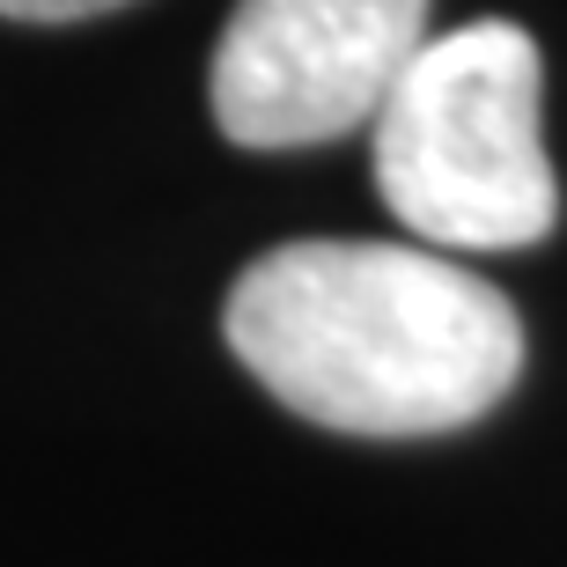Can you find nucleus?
Returning <instances> with one entry per match:
<instances>
[{
  "mask_svg": "<svg viewBox=\"0 0 567 567\" xmlns=\"http://www.w3.org/2000/svg\"><path fill=\"white\" fill-rule=\"evenodd\" d=\"M546 60L524 22H464L413 52L377 126V192L435 251H524L560 221L538 133Z\"/></svg>",
  "mask_w": 567,
  "mask_h": 567,
  "instance_id": "obj_2",
  "label": "nucleus"
},
{
  "mask_svg": "<svg viewBox=\"0 0 567 567\" xmlns=\"http://www.w3.org/2000/svg\"><path fill=\"white\" fill-rule=\"evenodd\" d=\"M421 44L427 0H236L207 66L214 126L258 155L347 141Z\"/></svg>",
  "mask_w": 567,
  "mask_h": 567,
  "instance_id": "obj_3",
  "label": "nucleus"
},
{
  "mask_svg": "<svg viewBox=\"0 0 567 567\" xmlns=\"http://www.w3.org/2000/svg\"><path fill=\"white\" fill-rule=\"evenodd\" d=\"M221 332L288 413L369 442L457 435L524 377L516 302L413 244H280L244 266Z\"/></svg>",
  "mask_w": 567,
  "mask_h": 567,
  "instance_id": "obj_1",
  "label": "nucleus"
},
{
  "mask_svg": "<svg viewBox=\"0 0 567 567\" xmlns=\"http://www.w3.org/2000/svg\"><path fill=\"white\" fill-rule=\"evenodd\" d=\"M126 0H0L8 22H89V16H111Z\"/></svg>",
  "mask_w": 567,
  "mask_h": 567,
  "instance_id": "obj_4",
  "label": "nucleus"
}]
</instances>
